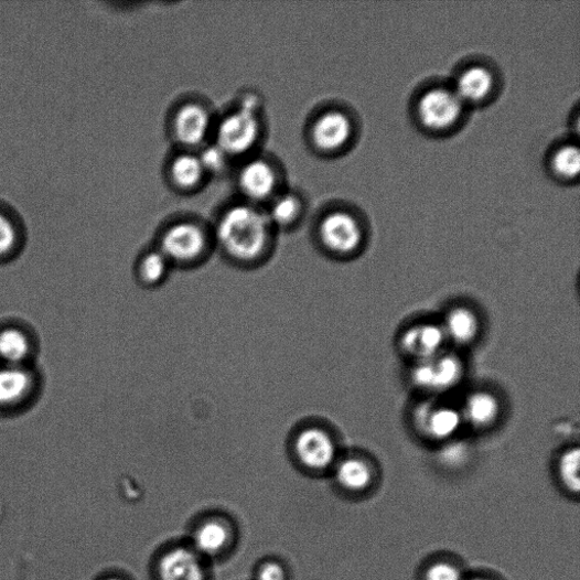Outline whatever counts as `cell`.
<instances>
[{
	"label": "cell",
	"instance_id": "cell-7",
	"mask_svg": "<svg viewBox=\"0 0 580 580\" xmlns=\"http://www.w3.org/2000/svg\"><path fill=\"white\" fill-rule=\"evenodd\" d=\"M498 68L481 58L469 60L450 80L455 93L469 108L484 106L498 95L502 80Z\"/></svg>",
	"mask_w": 580,
	"mask_h": 580
},
{
	"label": "cell",
	"instance_id": "cell-31",
	"mask_svg": "<svg viewBox=\"0 0 580 580\" xmlns=\"http://www.w3.org/2000/svg\"><path fill=\"white\" fill-rule=\"evenodd\" d=\"M470 580H490V579H487V578L476 577V578H472V579H470Z\"/></svg>",
	"mask_w": 580,
	"mask_h": 580
},
{
	"label": "cell",
	"instance_id": "cell-5",
	"mask_svg": "<svg viewBox=\"0 0 580 580\" xmlns=\"http://www.w3.org/2000/svg\"><path fill=\"white\" fill-rule=\"evenodd\" d=\"M318 238L325 250L335 256L355 255L365 239L362 216L354 210H329L320 218L316 227Z\"/></svg>",
	"mask_w": 580,
	"mask_h": 580
},
{
	"label": "cell",
	"instance_id": "cell-21",
	"mask_svg": "<svg viewBox=\"0 0 580 580\" xmlns=\"http://www.w3.org/2000/svg\"><path fill=\"white\" fill-rule=\"evenodd\" d=\"M229 538L226 524L221 520L205 522L194 534V548L198 555L216 556L226 548Z\"/></svg>",
	"mask_w": 580,
	"mask_h": 580
},
{
	"label": "cell",
	"instance_id": "cell-1",
	"mask_svg": "<svg viewBox=\"0 0 580 580\" xmlns=\"http://www.w3.org/2000/svg\"><path fill=\"white\" fill-rule=\"evenodd\" d=\"M275 228L261 206L236 202L217 219L215 236L223 253L239 264H254L269 251Z\"/></svg>",
	"mask_w": 580,
	"mask_h": 580
},
{
	"label": "cell",
	"instance_id": "cell-9",
	"mask_svg": "<svg viewBox=\"0 0 580 580\" xmlns=\"http://www.w3.org/2000/svg\"><path fill=\"white\" fill-rule=\"evenodd\" d=\"M215 121L208 108L195 103H184L175 109L171 129L174 140L185 149L202 148L214 133Z\"/></svg>",
	"mask_w": 580,
	"mask_h": 580
},
{
	"label": "cell",
	"instance_id": "cell-23",
	"mask_svg": "<svg viewBox=\"0 0 580 580\" xmlns=\"http://www.w3.org/2000/svg\"><path fill=\"white\" fill-rule=\"evenodd\" d=\"M339 484L352 492L365 491L372 483V470L367 463L358 459H346L336 468Z\"/></svg>",
	"mask_w": 580,
	"mask_h": 580
},
{
	"label": "cell",
	"instance_id": "cell-28",
	"mask_svg": "<svg viewBox=\"0 0 580 580\" xmlns=\"http://www.w3.org/2000/svg\"><path fill=\"white\" fill-rule=\"evenodd\" d=\"M426 580H464L459 566L448 561H437L426 571Z\"/></svg>",
	"mask_w": 580,
	"mask_h": 580
},
{
	"label": "cell",
	"instance_id": "cell-24",
	"mask_svg": "<svg viewBox=\"0 0 580 580\" xmlns=\"http://www.w3.org/2000/svg\"><path fill=\"white\" fill-rule=\"evenodd\" d=\"M22 227L18 215L0 203V258L13 255L20 244Z\"/></svg>",
	"mask_w": 580,
	"mask_h": 580
},
{
	"label": "cell",
	"instance_id": "cell-8",
	"mask_svg": "<svg viewBox=\"0 0 580 580\" xmlns=\"http://www.w3.org/2000/svg\"><path fill=\"white\" fill-rule=\"evenodd\" d=\"M237 186L243 201L259 206L268 204L282 191L278 164L261 155L245 159L237 173Z\"/></svg>",
	"mask_w": 580,
	"mask_h": 580
},
{
	"label": "cell",
	"instance_id": "cell-26",
	"mask_svg": "<svg viewBox=\"0 0 580 580\" xmlns=\"http://www.w3.org/2000/svg\"><path fill=\"white\" fill-rule=\"evenodd\" d=\"M206 176L224 175L230 168L232 158L216 143H206L197 153Z\"/></svg>",
	"mask_w": 580,
	"mask_h": 580
},
{
	"label": "cell",
	"instance_id": "cell-20",
	"mask_svg": "<svg viewBox=\"0 0 580 580\" xmlns=\"http://www.w3.org/2000/svg\"><path fill=\"white\" fill-rule=\"evenodd\" d=\"M501 405L490 393L477 391L471 395L465 404L464 417L476 428L492 426L498 419Z\"/></svg>",
	"mask_w": 580,
	"mask_h": 580
},
{
	"label": "cell",
	"instance_id": "cell-30",
	"mask_svg": "<svg viewBox=\"0 0 580 580\" xmlns=\"http://www.w3.org/2000/svg\"><path fill=\"white\" fill-rule=\"evenodd\" d=\"M443 455V461L448 465H461L465 461L466 451L460 445H453L447 449Z\"/></svg>",
	"mask_w": 580,
	"mask_h": 580
},
{
	"label": "cell",
	"instance_id": "cell-19",
	"mask_svg": "<svg viewBox=\"0 0 580 580\" xmlns=\"http://www.w3.org/2000/svg\"><path fill=\"white\" fill-rule=\"evenodd\" d=\"M445 339L465 345L473 342L480 330L477 316L465 308L451 310L442 326Z\"/></svg>",
	"mask_w": 580,
	"mask_h": 580
},
{
	"label": "cell",
	"instance_id": "cell-6",
	"mask_svg": "<svg viewBox=\"0 0 580 580\" xmlns=\"http://www.w3.org/2000/svg\"><path fill=\"white\" fill-rule=\"evenodd\" d=\"M210 240L208 229L198 222L181 219L162 230L158 250L172 265H190L208 253Z\"/></svg>",
	"mask_w": 580,
	"mask_h": 580
},
{
	"label": "cell",
	"instance_id": "cell-25",
	"mask_svg": "<svg viewBox=\"0 0 580 580\" xmlns=\"http://www.w3.org/2000/svg\"><path fill=\"white\" fill-rule=\"evenodd\" d=\"M172 264L159 250L147 253L142 256L139 266V277L148 284H157L168 277Z\"/></svg>",
	"mask_w": 580,
	"mask_h": 580
},
{
	"label": "cell",
	"instance_id": "cell-10",
	"mask_svg": "<svg viewBox=\"0 0 580 580\" xmlns=\"http://www.w3.org/2000/svg\"><path fill=\"white\" fill-rule=\"evenodd\" d=\"M463 364L452 355H438L419 362L411 370V380L420 389L447 391L458 386L463 378Z\"/></svg>",
	"mask_w": 580,
	"mask_h": 580
},
{
	"label": "cell",
	"instance_id": "cell-13",
	"mask_svg": "<svg viewBox=\"0 0 580 580\" xmlns=\"http://www.w3.org/2000/svg\"><path fill=\"white\" fill-rule=\"evenodd\" d=\"M160 580H205V571L198 554L189 548H175L161 558Z\"/></svg>",
	"mask_w": 580,
	"mask_h": 580
},
{
	"label": "cell",
	"instance_id": "cell-22",
	"mask_svg": "<svg viewBox=\"0 0 580 580\" xmlns=\"http://www.w3.org/2000/svg\"><path fill=\"white\" fill-rule=\"evenodd\" d=\"M30 353L31 343L22 330L9 327L0 331V359L6 365H23Z\"/></svg>",
	"mask_w": 580,
	"mask_h": 580
},
{
	"label": "cell",
	"instance_id": "cell-29",
	"mask_svg": "<svg viewBox=\"0 0 580 580\" xmlns=\"http://www.w3.org/2000/svg\"><path fill=\"white\" fill-rule=\"evenodd\" d=\"M257 580H286V573L279 563L266 562L259 569Z\"/></svg>",
	"mask_w": 580,
	"mask_h": 580
},
{
	"label": "cell",
	"instance_id": "cell-4",
	"mask_svg": "<svg viewBox=\"0 0 580 580\" xmlns=\"http://www.w3.org/2000/svg\"><path fill=\"white\" fill-rule=\"evenodd\" d=\"M357 131V122L351 110L329 107L319 111L311 121L309 139L318 153L337 155L353 146Z\"/></svg>",
	"mask_w": 580,
	"mask_h": 580
},
{
	"label": "cell",
	"instance_id": "cell-17",
	"mask_svg": "<svg viewBox=\"0 0 580 580\" xmlns=\"http://www.w3.org/2000/svg\"><path fill=\"white\" fill-rule=\"evenodd\" d=\"M267 205L265 211L275 229L294 227L305 212L303 198L292 191L282 190Z\"/></svg>",
	"mask_w": 580,
	"mask_h": 580
},
{
	"label": "cell",
	"instance_id": "cell-27",
	"mask_svg": "<svg viewBox=\"0 0 580 580\" xmlns=\"http://www.w3.org/2000/svg\"><path fill=\"white\" fill-rule=\"evenodd\" d=\"M579 466V449L572 448L565 451L558 464V474L563 486L572 493H578L580 488Z\"/></svg>",
	"mask_w": 580,
	"mask_h": 580
},
{
	"label": "cell",
	"instance_id": "cell-16",
	"mask_svg": "<svg viewBox=\"0 0 580 580\" xmlns=\"http://www.w3.org/2000/svg\"><path fill=\"white\" fill-rule=\"evenodd\" d=\"M547 165L555 180L561 183H573L579 179L580 151L577 141L565 140L552 147Z\"/></svg>",
	"mask_w": 580,
	"mask_h": 580
},
{
	"label": "cell",
	"instance_id": "cell-11",
	"mask_svg": "<svg viewBox=\"0 0 580 580\" xmlns=\"http://www.w3.org/2000/svg\"><path fill=\"white\" fill-rule=\"evenodd\" d=\"M294 451L299 462L308 470L322 472L336 461V442L320 428H307L299 432L294 441Z\"/></svg>",
	"mask_w": 580,
	"mask_h": 580
},
{
	"label": "cell",
	"instance_id": "cell-18",
	"mask_svg": "<svg viewBox=\"0 0 580 580\" xmlns=\"http://www.w3.org/2000/svg\"><path fill=\"white\" fill-rule=\"evenodd\" d=\"M32 387V375L23 365L0 367V407L19 405L30 395Z\"/></svg>",
	"mask_w": 580,
	"mask_h": 580
},
{
	"label": "cell",
	"instance_id": "cell-12",
	"mask_svg": "<svg viewBox=\"0 0 580 580\" xmlns=\"http://www.w3.org/2000/svg\"><path fill=\"white\" fill-rule=\"evenodd\" d=\"M444 341L442 326L422 323L406 331L401 339V347L409 356L422 362L440 355Z\"/></svg>",
	"mask_w": 580,
	"mask_h": 580
},
{
	"label": "cell",
	"instance_id": "cell-3",
	"mask_svg": "<svg viewBox=\"0 0 580 580\" xmlns=\"http://www.w3.org/2000/svg\"><path fill=\"white\" fill-rule=\"evenodd\" d=\"M213 136V142L233 160L250 158L262 137L260 114L236 106L215 122Z\"/></svg>",
	"mask_w": 580,
	"mask_h": 580
},
{
	"label": "cell",
	"instance_id": "cell-14",
	"mask_svg": "<svg viewBox=\"0 0 580 580\" xmlns=\"http://www.w3.org/2000/svg\"><path fill=\"white\" fill-rule=\"evenodd\" d=\"M419 422L429 438L447 440L459 432L463 417L449 406H426L419 413Z\"/></svg>",
	"mask_w": 580,
	"mask_h": 580
},
{
	"label": "cell",
	"instance_id": "cell-2",
	"mask_svg": "<svg viewBox=\"0 0 580 580\" xmlns=\"http://www.w3.org/2000/svg\"><path fill=\"white\" fill-rule=\"evenodd\" d=\"M469 107L450 80L429 82L412 100V116L429 136H450L463 127Z\"/></svg>",
	"mask_w": 580,
	"mask_h": 580
},
{
	"label": "cell",
	"instance_id": "cell-32",
	"mask_svg": "<svg viewBox=\"0 0 580 580\" xmlns=\"http://www.w3.org/2000/svg\"><path fill=\"white\" fill-rule=\"evenodd\" d=\"M105 580H121V579H118V578H115V577H111V578H107Z\"/></svg>",
	"mask_w": 580,
	"mask_h": 580
},
{
	"label": "cell",
	"instance_id": "cell-15",
	"mask_svg": "<svg viewBox=\"0 0 580 580\" xmlns=\"http://www.w3.org/2000/svg\"><path fill=\"white\" fill-rule=\"evenodd\" d=\"M169 176L175 189L182 192L198 190L206 176L197 153L184 151L175 154L169 164Z\"/></svg>",
	"mask_w": 580,
	"mask_h": 580
}]
</instances>
